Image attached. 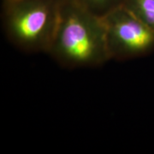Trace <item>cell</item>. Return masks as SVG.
Masks as SVG:
<instances>
[{
	"label": "cell",
	"mask_w": 154,
	"mask_h": 154,
	"mask_svg": "<svg viewBox=\"0 0 154 154\" xmlns=\"http://www.w3.org/2000/svg\"><path fill=\"white\" fill-rule=\"evenodd\" d=\"M61 0H3L6 37L27 52H47L59 20Z\"/></svg>",
	"instance_id": "cell-2"
},
{
	"label": "cell",
	"mask_w": 154,
	"mask_h": 154,
	"mask_svg": "<svg viewBox=\"0 0 154 154\" xmlns=\"http://www.w3.org/2000/svg\"><path fill=\"white\" fill-rule=\"evenodd\" d=\"M83 8L100 17L123 5L125 0H73Z\"/></svg>",
	"instance_id": "cell-5"
},
{
	"label": "cell",
	"mask_w": 154,
	"mask_h": 154,
	"mask_svg": "<svg viewBox=\"0 0 154 154\" xmlns=\"http://www.w3.org/2000/svg\"><path fill=\"white\" fill-rule=\"evenodd\" d=\"M46 53L71 69L99 66L110 61L103 18L73 0H61L59 20Z\"/></svg>",
	"instance_id": "cell-1"
},
{
	"label": "cell",
	"mask_w": 154,
	"mask_h": 154,
	"mask_svg": "<svg viewBox=\"0 0 154 154\" xmlns=\"http://www.w3.org/2000/svg\"><path fill=\"white\" fill-rule=\"evenodd\" d=\"M103 18L110 60H126L154 49V31L126 8H116Z\"/></svg>",
	"instance_id": "cell-3"
},
{
	"label": "cell",
	"mask_w": 154,
	"mask_h": 154,
	"mask_svg": "<svg viewBox=\"0 0 154 154\" xmlns=\"http://www.w3.org/2000/svg\"><path fill=\"white\" fill-rule=\"evenodd\" d=\"M122 6L154 31V0H125Z\"/></svg>",
	"instance_id": "cell-4"
}]
</instances>
